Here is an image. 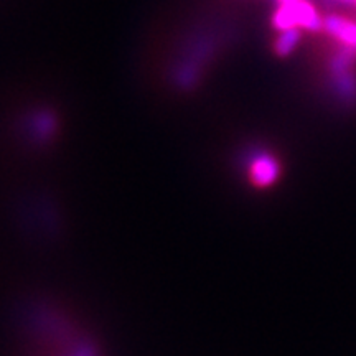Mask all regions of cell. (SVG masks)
<instances>
[{"mask_svg":"<svg viewBox=\"0 0 356 356\" xmlns=\"http://www.w3.org/2000/svg\"><path fill=\"white\" fill-rule=\"evenodd\" d=\"M328 32L350 47H356V24L341 17H332L327 22Z\"/></svg>","mask_w":356,"mask_h":356,"instance_id":"1","label":"cell"},{"mask_svg":"<svg viewBox=\"0 0 356 356\" xmlns=\"http://www.w3.org/2000/svg\"><path fill=\"white\" fill-rule=\"evenodd\" d=\"M282 3H291V2H296V0H280Z\"/></svg>","mask_w":356,"mask_h":356,"instance_id":"2","label":"cell"},{"mask_svg":"<svg viewBox=\"0 0 356 356\" xmlns=\"http://www.w3.org/2000/svg\"><path fill=\"white\" fill-rule=\"evenodd\" d=\"M355 3H356V0H355Z\"/></svg>","mask_w":356,"mask_h":356,"instance_id":"3","label":"cell"}]
</instances>
